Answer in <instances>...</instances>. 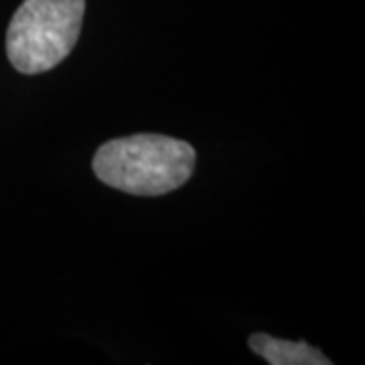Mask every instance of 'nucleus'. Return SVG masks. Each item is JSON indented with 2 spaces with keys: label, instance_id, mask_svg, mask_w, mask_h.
Segmentation results:
<instances>
[{
  "label": "nucleus",
  "instance_id": "7ed1b4c3",
  "mask_svg": "<svg viewBox=\"0 0 365 365\" xmlns=\"http://www.w3.org/2000/svg\"><path fill=\"white\" fill-rule=\"evenodd\" d=\"M248 345L270 365H331V359L307 341H284L266 333H254Z\"/></svg>",
  "mask_w": 365,
  "mask_h": 365
},
{
  "label": "nucleus",
  "instance_id": "f03ea898",
  "mask_svg": "<svg viewBox=\"0 0 365 365\" xmlns=\"http://www.w3.org/2000/svg\"><path fill=\"white\" fill-rule=\"evenodd\" d=\"M86 0H25L6 31V53L16 71L37 76L57 67L76 47Z\"/></svg>",
  "mask_w": 365,
  "mask_h": 365
},
{
  "label": "nucleus",
  "instance_id": "f257e3e1",
  "mask_svg": "<svg viewBox=\"0 0 365 365\" xmlns=\"http://www.w3.org/2000/svg\"><path fill=\"white\" fill-rule=\"evenodd\" d=\"M195 148L163 134H132L102 144L93 157V173L118 191L157 197L182 187L195 170Z\"/></svg>",
  "mask_w": 365,
  "mask_h": 365
}]
</instances>
